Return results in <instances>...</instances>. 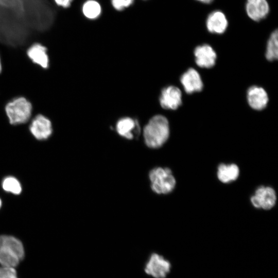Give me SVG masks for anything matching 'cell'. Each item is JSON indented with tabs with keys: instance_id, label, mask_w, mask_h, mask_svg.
Here are the masks:
<instances>
[{
	"instance_id": "4fadbf2b",
	"label": "cell",
	"mask_w": 278,
	"mask_h": 278,
	"mask_svg": "<svg viewBox=\"0 0 278 278\" xmlns=\"http://www.w3.org/2000/svg\"><path fill=\"white\" fill-rule=\"evenodd\" d=\"M180 81L185 91L188 94L201 91L203 88L199 74L192 68L188 69L182 75Z\"/></svg>"
},
{
	"instance_id": "7402d4cb",
	"label": "cell",
	"mask_w": 278,
	"mask_h": 278,
	"mask_svg": "<svg viewBox=\"0 0 278 278\" xmlns=\"http://www.w3.org/2000/svg\"><path fill=\"white\" fill-rule=\"evenodd\" d=\"M55 4L64 9L70 8L74 0H53Z\"/></svg>"
},
{
	"instance_id": "30bf717a",
	"label": "cell",
	"mask_w": 278,
	"mask_h": 278,
	"mask_svg": "<svg viewBox=\"0 0 278 278\" xmlns=\"http://www.w3.org/2000/svg\"><path fill=\"white\" fill-rule=\"evenodd\" d=\"M31 134L38 140L47 139L52 133L51 121L45 116L38 115L32 120L29 127Z\"/></svg>"
},
{
	"instance_id": "6da1fadb",
	"label": "cell",
	"mask_w": 278,
	"mask_h": 278,
	"mask_svg": "<svg viewBox=\"0 0 278 278\" xmlns=\"http://www.w3.org/2000/svg\"><path fill=\"white\" fill-rule=\"evenodd\" d=\"M169 135L167 119L163 115L152 117L144 129L146 145L150 148H159L167 140Z\"/></svg>"
},
{
	"instance_id": "7c38bea8",
	"label": "cell",
	"mask_w": 278,
	"mask_h": 278,
	"mask_svg": "<svg viewBox=\"0 0 278 278\" xmlns=\"http://www.w3.org/2000/svg\"><path fill=\"white\" fill-rule=\"evenodd\" d=\"M26 54L34 63L42 68H46L49 65V56L47 47L40 43L34 42L27 49Z\"/></svg>"
},
{
	"instance_id": "7a4b0ae2",
	"label": "cell",
	"mask_w": 278,
	"mask_h": 278,
	"mask_svg": "<svg viewBox=\"0 0 278 278\" xmlns=\"http://www.w3.org/2000/svg\"><path fill=\"white\" fill-rule=\"evenodd\" d=\"M25 251L18 239L10 236H0V265L15 267L23 259Z\"/></svg>"
},
{
	"instance_id": "5bb4252c",
	"label": "cell",
	"mask_w": 278,
	"mask_h": 278,
	"mask_svg": "<svg viewBox=\"0 0 278 278\" xmlns=\"http://www.w3.org/2000/svg\"><path fill=\"white\" fill-rule=\"evenodd\" d=\"M247 100L252 108L256 110H261L266 107L268 97L264 89L257 86H252L247 91Z\"/></svg>"
},
{
	"instance_id": "9c48e42d",
	"label": "cell",
	"mask_w": 278,
	"mask_h": 278,
	"mask_svg": "<svg viewBox=\"0 0 278 278\" xmlns=\"http://www.w3.org/2000/svg\"><path fill=\"white\" fill-rule=\"evenodd\" d=\"M196 64L200 67L210 68L216 62L217 54L213 48L208 44L196 47L194 51Z\"/></svg>"
},
{
	"instance_id": "ffe728a7",
	"label": "cell",
	"mask_w": 278,
	"mask_h": 278,
	"mask_svg": "<svg viewBox=\"0 0 278 278\" xmlns=\"http://www.w3.org/2000/svg\"><path fill=\"white\" fill-rule=\"evenodd\" d=\"M0 278H18L14 267L0 266Z\"/></svg>"
},
{
	"instance_id": "52a82bcc",
	"label": "cell",
	"mask_w": 278,
	"mask_h": 278,
	"mask_svg": "<svg viewBox=\"0 0 278 278\" xmlns=\"http://www.w3.org/2000/svg\"><path fill=\"white\" fill-rule=\"evenodd\" d=\"M207 30L211 33L222 34L227 30L229 21L225 13L220 10L211 12L205 20Z\"/></svg>"
},
{
	"instance_id": "5b68a950",
	"label": "cell",
	"mask_w": 278,
	"mask_h": 278,
	"mask_svg": "<svg viewBox=\"0 0 278 278\" xmlns=\"http://www.w3.org/2000/svg\"><path fill=\"white\" fill-rule=\"evenodd\" d=\"M170 262L162 255L152 253L144 268L145 272L154 278H165L170 271Z\"/></svg>"
},
{
	"instance_id": "ba28073f",
	"label": "cell",
	"mask_w": 278,
	"mask_h": 278,
	"mask_svg": "<svg viewBox=\"0 0 278 278\" xmlns=\"http://www.w3.org/2000/svg\"><path fill=\"white\" fill-rule=\"evenodd\" d=\"M270 5L267 0H246L245 10L247 16L254 22L265 19L270 12Z\"/></svg>"
},
{
	"instance_id": "603a6c76",
	"label": "cell",
	"mask_w": 278,
	"mask_h": 278,
	"mask_svg": "<svg viewBox=\"0 0 278 278\" xmlns=\"http://www.w3.org/2000/svg\"><path fill=\"white\" fill-rule=\"evenodd\" d=\"M197 2H199L201 3L204 4H210L213 2L214 0H195Z\"/></svg>"
},
{
	"instance_id": "2e32d148",
	"label": "cell",
	"mask_w": 278,
	"mask_h": 278,
	"mask_svg": "<svg viewBox=\"0 0 278 278\" xmlns=\"http://www.w3.org/2000/svg\"><path fill=\"white\" fill-rule=\"evenodd\" d=\"M239 175V168L235 164H220L218 168L217 176L223 183H229L236 180Z\"/></svg>"
},
{
	"instance_id": "8992f818",
	"label": "cell",
	"mask_w": 278,
	"mask_h": 278,
	"mask_svg": "<svg viewBox=\"0 0 278 278\" xmlns=\"http://www.w3.org/2000/svg\"><path fill=\"white\" fill-rule=\"evenodd\" d=\"M250 201L254 207L268 210L272 208L276 203V193L270 186H260L251 196Z\"/></svg>"
},
{
	"instance_id": "9a60e30c",
	"label": "cell",
	"mask_w": 278,
	"mask_h": 278,
	"mask_svg": "<svg viewBox=\"0 0 278 278\" xmlns=\"http://www.w3.org/2000/svg\"><path fill=\"white\" fill-rule=\"evenodd\" d=\"M116 129L120 135L129 140L133 139L140 133L137 121L130 117L119 120L116 125Z\"/></svg>"
},
{
	"instance_id": "cb8c5ba5",
	"label": "cell",
	"mask_w": 278,
	"mask_h": 278,
	"mask_svg": "<svg viewBox=\"0 0 278 278\" xmlns=\"http://www.w3.org/2000/svg\"><path fill=\"white\" fill-rule=\"evenodd\" d=\"M2 71V62H1V56L0 54V73Z\"/></svg>"
},
{
	"instance_id": "d6986e66",
	"label": "cell",
	"mask_w": 278,
	"mask_h": 278,
	"mask_svg": "<svg viewBox=\"0 0 278 278\" xmlns=\"http://www.w3.org/2000/svg\"><path fill=\"white\" fill-rule=\"evenodd\" d=\"M3 189L14 194H19L22 190L19 182L12 177H9L4 179L3 182Z\"/></svg>"
},
{
	"instance_id": "e0dca14e",
	"label": "cell",
	"mask_w": 278,
	"mask_h": 278,
	"mask_svg": "<svg viewBox=\"0 0 278 278\" xmlns=\"http://www.w3.org/2000/svg\"><path fill=\"white\" fill-rule=\"evenodd\" d=\"M266 58L269 61L276 60L278 58V31L276 29L270 34L267 43Z\"/></svg>"
},
{
	"instance_id": "ac0fdd59",
	"label": "cell",
	"mask_w": 278,
	"mask_h": 278,
	"mask_svg": "<svg viewBox=\"0 0 278 278\" xmlns=\"http://www.w3.org/2000/svg\"><path fill=\"white\" fill-rule=\"evenodd\" d=\"M82 11L86 18L93 20L99 16L101 12V8L99 3L97 1L88 0L83 4Z\"/></svg>"
},
{
	"instance_id": "277c9868",
	"label": "cell",
	"mask_w": 278,
	"mask_h": 278,
	"mask_svg": "<svg viewBox=\"0 0 278 278\" xmlns=\"http://www.w3.org/2000/svg\"><path fill=\"white\" fill-rule=\"evenodd\" d=\"M6 113L11 124H23L30 117L32 106L24 97L15 98L8 102L5 108Z\"/></svg>"
},
{
	"instance_id": "44dd1931",
	"label": "cell",
	"mask_w": 278,
	"mask_h": 278,
	"mask_svg": "<svg viewBox=\"0 0 278 278\" xmlns=\"http://www.w3.org/2000/svg\"><path fill=\"white\" fill-rule=\"evenodd\" d=\"M133 1L134 0H111V4L116 10L120 11L132 5Z\"/></svg>"
},
{
	"instance_id": "8fae6325",
	"label": "cell",
	"mask_w": 278,
	"mask_h": 278,
	"mask_svg": "<svg viewBox=\"0 0 278 278\" xmlns=\"http://www.w3.org/2000/svg\"><path fill=\"white\" fill-rule=\"evenodd\" d=\"M181 92L176 86H169L161 92L160 102L165 109H177L182 103Z\"/></svg>"
},
{
	"instance_id": "d4e9b609",
	"label": "cell",
	"mask_w": 278,
	"mask_h": 278,
	"mask_svg": "<svg viewBox=\"0 0 278 278\" xmlns=\"http://www.w3.org/2000/svg\"><path fill=\"white\" fill-rule=\"evenodd\" d=\"M1 205H2V201H1V200L0 199V207L1 206Z\"/></svg>"
},
{
	"instance_id": "3957f363",
	"label": "cell",
	"mask_w": 278,
	"mask_h": 278,
	"mask_svg": "<svg viewBox=\"0 0 278 278\" xmlns=\"http://www.w3.org/2000/svg\"><path fill=\"white\" fill-rule=\"evenodd\" d=\"M152 190L159 195H166L174 189L176 181L171 170L167 167H156L149 172Z\"/></svg>"
}]
</instances>
